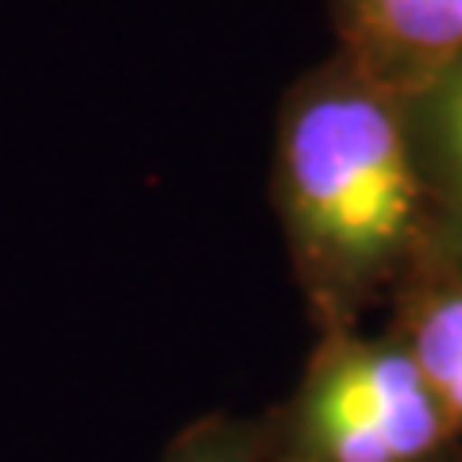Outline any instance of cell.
Returning a JSON list of instances; mask_svg holds the SVG:
<instances>
[{
  "label": "cell",
  "instance_id": "cell-1",
  "mask_svg": "<svg viewBox=\"0 0 462 462\" xmlns=\"http://www.w3.org/2000/svg\"><path fill=\"white\" fill-rule=\"evenodd\" d=\"M278 178L297 251L336 289L393 266L420 220L424 178L409 116L363 69L297 89L282 124Z\"/></svg>",
  "mask_w": 462,
  "mask_h": 462
},
{
  "label": "cell",
  "instance_id": "cell-2",
  "mask_svg": "<svg viewBox=\"0 0 462 462\" xmlns=\"http://www.w3.org/2000/svg\"><path fill=\"white\" fill-rule=\"evenodd\" d=\"M300 416H355L401 431L431 455L443 443V404L424 382L409 346H343L316 366Z\"/></svg>",
  "mask_w": 462,
  "mask_h": 462
},
{
  "label": "cell",
  "instance_id": "cell-3",
  "mask_svg": "<svg viewBox=\"0 0 462 462\" xmlns=\"http://www.w3.org/2000/svg\"><path fill=\"white\" fill-rule=\"evenodd\" d=\"M346 27L366 58L424 81L462 58V0H346Z\"/></svg>",
  "mask_w": 462,
  "mask_h": 462
},
{
  "label": "cell",
  "instance_id": "cell-4",
  "mask_svg": "<svg viewBox=\"0 0 462 462\" xmlns=\"http://www.w3.org/2000/svg\"><path fill=\"white\" fill-rule=\"evenodd\" d=\"M409 127L420 178L436 185L455 231L462 236V58L424 81L416 124Z\"/></svg>",
  "mask_w": 462,
  "mask_h": 462
},
{
  "label": "cell",
  "instance_id": "cell-5",
  "mask_svg": "<svg viewBox=\"0 0 462 462\" xmlns=\"http://www.w3.org/2000/svg\"><path fill=\"white\" fill-rule=\"evenodd\" d=\"M409 355L443 404L447 420L462 424V289L431 297L420 309Z\"/></svg>",
  "mask_w": 462,
  "mask_h": 462
},
{
  "label": "cell",
  "instance_id": "cell-6",
  "mask_svg": "<svg viewBox=\"0 0 462 462\" xmlns=\"http://www.w3.org/2000/svg\"><path fill=\"white\" fill-rule=\"evenodd\" d=\"M166 462H254V455L227 428H205V431H193L189 439H181L178 451Z\"/></svg>",
  "mask_w": 462,
  "mask_h": 462
}]
</instances>
